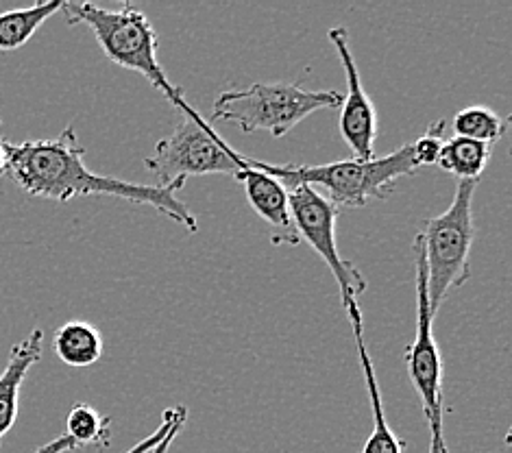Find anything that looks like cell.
Wrapping results in <instances>:
<instances>
[{"instance_id":"obj_1","label":"cell","mask_w":512,"mask_h":453,"mask_svg":"<svg viewBox=\"0 0 512 453\" xmlns=\"http://www.w3.org/2000/svg\"><path fill=\"white\" fill-rule=\"evenodd\" d=\"M5 142V175L38 199L68 203L81 197H116L138 205H149L155 212L175 220L190 234L199 231V220L190 207L177 197L184 186H144L92 173L85 166V149L72 127L51 140Z\"/></svg>"},{"instance_id":"obj_2","label":"cell","mask_w":512,"mask_h":453,"mask_svg":"<svg viewBox=\"0 0 512 453\" xmlns=\"http://www.w3.org/2000/svg\"><path fill=\"white\" fill-rule=\"evenodd\" d=\"M62 11L70 24H85L94 33L101 51L112 64L138 72L181 114L197 112L186 101L184 92L175 88L166 77L160 55H157L160 40H157L149 16L142 14L138 7L123 3L118 9H105L92 3H64Z\"/></svg>"},{"instance_id":"obj_3","label":"cell","mask_w":512,"mask_h":453,"mask_svg":"<svg viewBox=\"0 0 512 453\" xmlns=\"http://www.w3.org/2000/svg\"><path fill=\"white\" fill-rule=\"evenodd\" d=\"M249 162L264 170L266 175L282 181L286 188L312 186L319 192L325 190V197L338 207H364L371 201L386 199L401 177H410L421 170L412 155V144L399 146L397 151L382 157H351L321 166H277L251 157Z\"/></svg>"},{"instance_id":"obj_4","label":"cell","mask_w":512,"mask_h":453,"mask_svg":"<svg viewBox=\"0 0 512 453\" xmlns=\"http://www.w3.org/2000/svg\"><path fill=\"white\" fill-rule=\"evenodd\" d=\"M343 94L336 90H306L295 83H251L247 88L225 90L216 96L212 120L236 125L240 131H266L273 138H284L323 109H336Z\"/></svg>"},{"instance_id":"obj_5","label":"cell","mask_w":512,"mask_h":453,"mask_svg":"<svg viewBox=\"0 0 512 453\" xmlns=\"http://www.w3.org/2000/svg\"><path fill=\"white\" fill-rule=\"evenodd\" d=\"M475 190H478V181H458L454 201L447 210L423 223L421 238L432 318L443 308L451 292L465 286L471 277Z\"/></svg>"},{"instance_id":"obj_6","label":"cell","mask_w":512,"mask_h":453,"mask_svg":"<svg viewBox=\"0 0 512 453\" xmlns=\"http://www.w3.org/2000/svg\"><path fill=\"white\" fill-rule=\"evenodd\" d=\"M144 166L153 173L155 186H186L190 177H236L247 166V155L238 153L210 120L192 112L181 114L177 127L144 157Z\"/></svg>"},{"instance_id":"obj_7","label":"cell","mask_w":512,"mask_h":453,"mask_svg":"<svg viewBox=\"0 0 512 453\" xmlns=\"http://www.w3.org/2000/svg\"><path fill=\"white\" fill-rule=\"evenodd\" d=\"M288 201L299 240H306L332 271L340 288V297H343V305L347 308L349 303L358 301L362 292L367 290V279H364L358 266L347 262L338 251L336 220L340 207L312 186L288 188Z\"/></svg>"},{"instance_id":"obj_8","label":"cell","mask_w":512,"mask_h":453,"mask_svg":"<svg viewBox=\"0 0 512 453\" xmlns=\"http://www.w3.org/2000/svg\"><path fill=\"white\" fill-rule=\"evenodd\" d=\"M414 284H417V332L412 345L406 347V366L410 382L421 399L425 419H443V360L432 332V312L428 301V271H425L423 238L417 234L412 242Z\"/></svg>"},{"instance_id":"obj_9","label":"cell","mask_w":512,"mask_h":453,"mask_svg":"<svg viewBox=\"0 0 512 453\" xmlns=\"http://www.w3.org/2000/svg\"><path fill=\"white\" fill-rule=\"evenodd\" d=\"M334 51L345 68L347 77V94H343L340 103V133L356 159L375 157V140H377V114L375 105L364 90L356 57L351 53L349 33L345 27H334L327 33Z\"/></svg>"},{"instance_id":"obj_10","label":"cell","mask_w":512,"mask_h":453,"mask_svg":"<svg viewBox=\"0 0 512 453\" xmlns=\"http://www.w3.org/2000/svg\"><path fill=\"white\" fill-rule=\"evenodd\" d=\"M236 181H240L242 188H245L247 201L253 207V212L273 229L271 240L275 244H290V247H297L301 240L295 223H292L288 188L284 183L271 175H266L264 170L251 166L249 157L247 166L236 175Z\"/></svg>"},{"instance_id":"obj_11","label":"cell","mask_w":512,"mask_h":453,"mask_svg":"<svg viewBox=\"0 0 512 453\" xmlns=\"http://www.w3.org/2000/svg\"><path fill=\"white\" fill-rule=\"evenodd\" d=\"M345 310H347L349 323H351V329H353V338H356V347H358L362 373H364V386H367L369 401H371V412H373V432L367 438V443L362 445L360 453H404L406 443L393 430H390V425L386 423V412H384L380 384H377L373 358H371L369 349H367V338H364V323H362L360 303L353 301V303L347 305Z\"/></svg>"},{"instance_id":"obj_12","label":"cell","mask_w":512,"mask_h":453,"mask_svg":"<svg viewBox=\"0 0 512 453\" xmlns=\"http://www.w3.org/2000/svg\"><path fill=\"white\" fill-rule=\"evenodd\" d=\"M42 347H44V332L42 329H33V332L20 340L18 345L11 347L9 360L5 364L3 373H0V443L16 425L18 408H20V390L31 366L42 360Z\"/></svg>"},{"instance_id":"obj_13","label":"cell","mask_w":512,"mask_h":453,"mask_svg":"<svg viewBox=\"0 0 512 453\" xmlns=\"http://www.w3.org/2000/svg\"><path fill=\"white\" fill-rule=\"evenodd\" d=\"M53 349L64 364L83 369V366H94L103 358L105 342L94 325L85 321H68L55 332Z\"/></svg>"},{"instance_id":"obj_14","label":"cell","mask_w":512,"mask_h":453,"mask_svg":"<svg viewBox=\"0 0 512 453\" xmlns=\"http://www.w3.org/2000/svg\"><path fill=\"white\" fill-rule=\"evenodd\" d=\"M64 0L53 3H38L27 9H11L0 14V53L18 51L27 44L42 24L62 11Z\"/></svg>"},{"instance_id":"obj_15","label":"cell","mask_w":512,"mask_h":453,"mask_svg":"<svg viewBox=\"0 0 512 453\" xmlns=\"http://www.w3.org/2000/svg\"><path fill=\"white\" fill-rule=\"evenodd\" d=\"M491 153V144L454 136L445 140L436 166H441L458 181H480L484 168L491 162Z\"/></svg>"},{"instance_id":"obj_16","label":"cell","mask_w":512,"mask_h":453,"mask_svg":"<svg viewBox=\"0 0 512 453\" xmlns=\"http://www.w3.org/2000/svg\"><path fill=\"white\" fill-rule=\"evenodd\" d=\"M451 127H454V133L458 138H467V140L493 146L495 142H499L506 136L508 118L495 114L489 107L471 105V107L460 109V112L454 116Z\"/></svg>"},{"instance_id":"obj_17","label":"cell","mask_w":512,"mask_h":453,"mask_svg":"<svg viewBox=\"0 0 512 453\" xmlns=\"http://www.w3.org/2000/svg\"><path fill=\"white\" fill-rule=\"evenodd\" d=\"M72 445L79 447H101L109 445V419L88 403H77L66 416V434Z\"/></svg>"},{"instance_id":"obj_18","label":"cell","mask_w":512,"mask_h":453,"mask_svg":"<svg viewBox=\"0 0 512 453\" xmlns=\"http://www.w3.org/2000/svg\"><path fill=\"white\" fill-rule=\"evenodd\" d=\"M186 419H188V410L184 406L166 408L164 414H162L160 427H157V430L151 436H146L144 440H140L136 447H131L127 453H151L157 445L164 443V438L168 434H173L177 430H184Z\"/></svg>"},{"instance_id":"obj_19","label":"cell","mask_w":512,"mask_h":453,"mask_svg":"<svg viewBox=\"0 0 512 453\" xmlns=\"http://www.w3.org/2000/svg\"><path fill=\"white\" fill-rule=\"evenodd\" d=\"M445 129H447L445 120H436L434 125L412 144V155L421 168L438 164V155H441V149L445 144V138H443Z\"/></svg>"},{"instance_id":"obj_20","label":"cell","mask_w":512,"mask_h":453,"mask_svg":"<svg viewBox=\"0 0 512 453\" xmlns=\"http://www.w3.org/2000/svg\"><path fill=\"white\" fill-rule=\"evenodd\" d=\"M445 419V416H443ZM443 419H432L428 421L430 425V453H451L445 440V425Z\"/></svg>"},{"instance_id":"obj_21","label":"cell","mask_w":512,"mask_h":453,"mask_svg":"<svg viewBox=\"0 0 512 453\" xmlns=\"http://www.w3.org/2000/svg\"><path fill=\"white\" fill-rule=\"evenodd\" d=\"M72 449H77L75 445H72V440L68 436H59L55 440H51V443L40 447L35 453H68Z\"/></svg>"},{"instance_id":"obj_22","label":"cell","mask_w":512,"mask_h":453,"mask_svg":"<svg viewBox=\"0 0 512 453\" xmlns=\"http://www.w3.org/2000/svg\"><path fill=\"white\" fill-rule=\"evenodd\" d=\"M179 432L181 430H177V432H173V434H168L166 438H164V443H160V445H157L151 453H168V449H170V445H173L175 443V438L179 436Z\"/></svg>"},{"instance_id":"obj_23","label":"cell","mask_w":512,"mask_h":453,"mask_svg":"<svg viewBox=\"0 0 512 453\" xmlns=\"http://www.w3.org/2000/svg\"><path fill=\"white\" fill-rule=\"evenodd\" d=\"M5 168H7V155H5V142L0 138V177L5 175Z\"/></svg>"},{"instance_id":"obj_24","label":"cell","mask_w":512,"mask_h":453,"mask_svg":"<svg viewBox=\"0 0 512 453\" xmlns=\"http://www.w3.org/2000/svg\"><path fill=\"white\" fill-rule=\"evenodd\" d=\"M0 122H3V120H0Z\"/></svg>"}]
</instances>
